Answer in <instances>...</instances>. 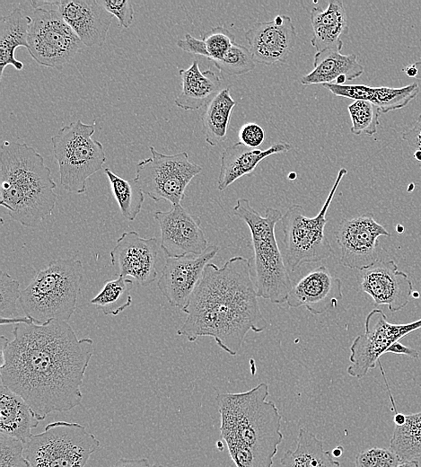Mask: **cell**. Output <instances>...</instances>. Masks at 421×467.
<instances>
[{
    "instance_id": "6da1fadb",
    "label": "cell",
    "mask_w": 421,
    "mask_h": 467,
    "mask_svg": "<svg viewBox=\"0 0 421 467\" xmlns=\"http://www.w3.org/2000/svg\"><path fill=\"white\" fill-rule=\"evenodd\" d=\"M0 366L1 383L20 395L41 421L81 404L93 341L78 339L67 322L17 323Z\"/></svg>"
},
{
    "instance_id": "7a4b0ae2",
    "label": "cell",
    "mask_w": 421,
    "mask_h": 467,
    "mask_svg": "<svg viewBox=\"0 0 421 467\" xmlns=\"http://www.w3.org/2000/svg\"><path fill=\"white\" fill-rule=\"evenodd\" d=\"M250 277L248 259L235 256L222 267L207 263L183 311L187 318L177 334L190 342L211 337L231 356L237 355L250 330L268 328Z\"/></svg>"
},
{
    "instance_id": "3957f363",
    "label": "cell",
    "mask_w": 421,
    "mask_h": 467,
    "mask_svg": "<svg viewBox=\"0 0 421 467\" xmlns=\"http://www.w3.org/2000/svg\"><path fill=\"white\" fill-rule=\"evenodd\" d=\"M268 385L236 393H219L221 437L236 467H272L278 445L283 441L282 416L276 404L267 401Z\"/></svg>"
},
{
    "instance_id": "277c9868",
    "label": "cell",
    "mask_w": 421,
    "mask_h": 467,
    "mask_svg": "<svg viewBox=\"0 0 421 467\" xmlns=\"http://www.w3.org/2000/svg\"><path fill=\"white\" fill-rule=\"evenodd\" d=\"M1 206L9 216L35 227L52 213L56 182L43 156L25 143L4 141L0 151Z\"/></svg>"
},
{
    "instance_id": "5b68a950",
    "label": "cell",
    "mask_w": 421,
    "mask_h": 467,
    "mask_svg": "<svg viewBox=\"0 0 421 467\" xmlns=\"http://www.w3.org/2000/svg\"><path fill=\"white\" fill-rule=\"evenodd\" d=\"M232 213L245 222L250 232L258 296L273 304L285 303L293 285L275 234V226L283 216L281 211L268 207L261 216L248 199L241 198Z\"/></svg>"
},
{
    "instance_id": "8992f818",
    "label": "cell",
    "mask_w": 421,
    "mask_h": 467,
    "mask_svg": "<svg viewBox=\"0 0 421 467\" xmlns=\"http://www.w3.org/2000/svg\"><path fill=\"white\" fill-rule=\"evenodd\" d=\"M83 266L78 259H55L21 291L24 315L36 324L68 322L76 308Z\"/></svg>"
},
{
    "instance_id": "52a82bcc",
    "label": "cell",
    "mask_w": 421,
    "mask_h": 467,
    "mask_svg": "<svg viewBox=\"0 0 421 467\" xmlns=\"http://www.w3.org/2000/svg\"><path fill=\"white\" fill-rule=\"evenodd\" d=\"M94 132L95 123L85 124L78 119L65 125L51 137L60 183L68 192L85 193L87 180L106 161L102 144L92 138Z\"/></svg>"
},
{
    "instance_id": "ba28073f",
    "label": "cell",
    "mask_w": 421,
    "mask_h": 467,
    "mask_svg": "<svg viewBox=\"0 0 421 467\" xmlns=\"http://www.w3.org/2000/svg\"><path fill=\"white\" fill-rule=\"evenodd\" d=\"M100 440L79 423L55 421L24 443L31 467H85Z\"/></svg>"
},
{
    "instance_id": "9c48e42d",
    "label": "cell",
    "mask_w": 421,
    "mask_h": 467,
    "mask_svg": "<svg viewBox=\"0 0 421 467\" xmlns=\"http://www.w3.org/2000/svg\"><path fill=\"white\" fill-rule=\"evenodd\" d=\"M346 169L338 172L335 182L319 213L313 217L304 214L302 206H290L282 216L281 224L284 233L285 261L290 271H294L303 263L319 262L333 254V249L325 235L328 223L326 215L336 190Z\"/></svg>"
},
{
    "instance_id": "30bf717a",
    "label": "cell",
    "mask_w": 421,
    "mask_h": 467,
    "mask_svg": "<svg viewBox=\"0 0 421 467\" xmlns=\"http://www.w3.org/2000/svg\"><path fill=\"white\" fill-rule=\"evenodd\" d=\"M151 156L136 166V177L144 194L153 201L166 200L179 205L185 198V189L202 167L189 160L187 152L164 154L149 146Z\"/></svg>"
},
{
    "instance_id": "8fae6325",
    "label": "cell",
    "mask_w": 421,
    "mask_h": 467,
    "mask_svg": "<svg viewBox=\"0 0 421 467\" xmlns=\"http://www.w3.org/2000/svg\"><path fill=\"white\" fill-rule=\"evenodd\" d=\"M28 31V51L40 66L61 70L81 49V40L51 5L34 8Z\"/></svg>"
},
{
    "instance_id": "7c38bea8",
    "label": "cell",
    "mask_w": 421,
    "mask_h": 467,
    "mask_svg": "<svg viewBox=\"0 0 421 467\" xmlns=\"http://www.w3.org/2000/svg\"><path fill=\"white\" fill-rule=\"evenodd\" d=\"M421 328V318L406 324L388 322L380 309L372 310L365 318L364 332L358 335L350 347L347 374L358 379L374 368L382 355L396 341Z\"/></svg>"
},
{
    "instance_id": "4fadbf2b",
    "label": "cell",
    "mask_w": 421,
    "mask_h": 467,
    "mask_svg": "<svg viewBox=\"0 0 421 467\" xmlns=\"http://www.w3.org/2000/svg\"><path fill=\"white\" fill-rule=\"evenodd\" d=\"M340 249L339 262L346 268L363 270L378 260L380 236H390L372 213L343 218L335 233Z\"/></svg>"
},
{
    "instance_id": "5bb4252c",
    "label": "cell",
    "mask_w": 421,
    "mask_h": 467,
    "mask_svg": "<svg viewBox=\"0 0 421 467\" xmlns=\"http://www.w3.org/2000/svg\"><path fill=\"white\" fill-rule=\"evenodd\" d=\"M161 230L160 247L169 258L200 255L209 245L198 217L190 215L180 205L153 215Z\"/></svg>"
},
{
    "instance_id": "9a60e30c",
    "label": "cell",
    "mask_w": 421,
    "mask_h": 467,
    "mask_svg": "<svg viewBox=\"0 0 421 467\" xmlns=\"http://www.w3.org/2000/svg\"><path fill=\"white\" fill-rule=\"evenodd\" d=\"M218 251L216 245H209L200 255L166 258L157 286L171 306L186 309L206 265Z\"/></svg>"
},
{
    "instance_id": "2e32d148",
    "label": "cell",
    "mask_w": 421,
    "mask_h": 467,
    "mask_svg": "<svg viewBox=\"0 0 421 467\" xmlns=\"http://www.w3.org/2000/svg\"><path fill=\"white\" fill-rule=\"evenodd\" d=\"M159 245L155 237L144 238L136 231L124 232L110 251L111 265L118 276L134 278L146 286L157 278Z\"/></svg>"
},
{
    "instance_id": "e0dca14e",
    "label": "cell",
    "mask_w": 421,
    "mask_h": 467,
    "mask_svg": "<svg viewBox=\"0 0 421 467\" xmlns=\"http://www.w3.org/2000/svg\"><path fill=\"white\" fill-rule=\"evenodd\" d=\"M31 4L33 8L56 7L87 47L101 46L105 42L114 17L97 0L31 1Z\"/></svg>"
},
{
    "instance_id": "ac0fdd59",
    "label": "cell",
    "mask_w": 421,
    "mask_h": 467,
    "mask_svg": "<svg viewBox=\"0 0 421 467\" xmlns=\"http://www.w3.org/2000/svg\"><path fill=\"white\" fill-rule=\"evenodd\" d=\"M361 289L378 305H387L392 313L404 308L412 295L413 284L393 260H378L361 270Z\"/></svg>"
},
{
    "instance_id": "d6986e66",
    "label": "cell",
    "mask_w": 421,
    "mask_h": 467,
    "mask_svg": "<svg viewBox=\"0 0 421 467\" xmlns=\"http://www.w3.org/2000/svg\"><path fill=\"white\" fill-rule=\"evenodd\" d=\"M297 38L295 27L288 15L278 14L268 22L255 23L245 31V39L256 63H285Z\"/></svg>"
},
{
    "instance_id": "ffe728a7",
    "label": "cell",
    "mask_w": 421,
    "mask_h": 467,
    "mask_svg": "<svg viewBox=\"0 0 421 467\" xmlns=\"http://www.w3.org/2000/svg\"><path fill=\"white\" fill-rule=\"evenodd\" d=\"M342 298L341 280L326 266H320L293 286L286 303L291 308L304 306L312 315H320L336 307Z\"/></svg>"
},
{
    "instance_id": "44dd1931",
    "label": "cell",
    "mask_w": 421,
    "mask_h": 467,
    "mask_svg": "<svg viewBox=\"0 0 421 467\" xmlns=\"http://www.w3.org/2000/svg\"><path fill=\"white\" fill-rule=\"evenodd\" d=\"M290 149V144L285 141L277 142L267 149L250 148L241 142L229 145L221 154L218 189L224 190L238 179L251 174L259 163L268 156Z\"/></svg>"
},
{
    "instance_id": "7402d4cb",
    "label": "cell",
    "mask_w": 421,
    "mask_h": 467,
    "mask_svg": "<svg viewBox=\"0 0 421 467\" xmlns=\"http://www.w3.org/2000/svg\"><path fill=\"white\" fill-rule=\"evenodd\" d=\"M324 88L336 96L353 101H366L378 107L382 113L407 106L419 93V85L412 83L400 88L373 87L364 84H325Z\"/></svg>"
},
{
    "instance_id": "603a6c76",
    "label": "cell",
    "mask_w": 421,
    "mask_h": 467,
    "mask_svg": "<svg viewBox=\"0 0 421 467\" xmlns=\"http://www.w3.org/2000/svg\"><path fill=\"white\" fill-rule=\"evenodd\" d=\"M364 73V66L355 54L343 55L339 50L325 49L316 52L313 69L301 77L303 85L337 84H346Z\"/></svg>"
},
{
    "instance_id": "cb8c5ba5",
    "label": "cell",
    "mask_w": 421,
    "mask_h": 467,
    "mask_svg": "<svg viewBox=\"0 0 421 467\" xmlns=\"http://www.w3.org/2000/svg\"><path fill=\"white\" fill-rule=\"evenodd\" d=\"M313 36L311 44L317 52L325 49L341 50L342 37L348 31L346 13L341 0L329 1L326 9L313 7L310 13Z\"/></svg>"
},
{
    "instance_id": "d4e9b609",
    "label": "cell",
    "mask_w": 421,
    "mask_h": 467,
    "mask_svg": "<svg viewBox=\"0 0 421 467\" xmlns=\"http://www.w3.org/2000/svg\"><path fill=\"white\" fill-rule=\"evenodd\" d=\"M181 92L174 103L185 110H196L206 105L221 90V77L212 70L201 71L197 60L187 69L179 70Z\"/></svg>"
},
{
    "instance_id": "484cf974",
    "label": "cell",
    "mask_w": 421,
    "mask_h": 467,
    "mask_svg": "<svg viewBox=\"0 0 421 467\" xmlns=\"http://www.w3.org/2000/svg\"><path fill=\"white\" fill-rule=\"evenodd\" d=\"M28 403L7 386L0 384V433L25 443L39 423Z\"/></svg>"
},
{
    "instance_id": "4316f807",
    "label": "cell",
    "mask_w": 421,
    "mask_h": 467,
    "mask_svg": "<svg viewBox=\"0 0 421 467\" xmlns=\"http://www.w3.org/2000/svg\"><path fill=\"white\" fill-rule=\"evenodd\" d=\"M31 17L24 15L21 7H16L9 14L0 19V80L4 70L13 66L17 70L23 68V63L14 57L18 47L28 49V31Z\"/></svg>"
},
{
    "instance_id": "83f0119b",
    "label": "cell",
    "mask_w": 421,
    "mask_h": 467,
    "mask_svg": "<svg viewBox=\"0 0 421 467\" xmlns=\"http://www.w3.org/2000/svg\"><path fill=\"white\" fill-rule=\"evenodd\" d=\"M324 442L305 428H300L296 448L286 451L280 460L285 467H340L330 451H325Z\"/></svg>"
},
{
    "instance_id": "f1b7e54d",
    "label": "cell",
    "mask_w": 421,
    "mask_h": 467,
    "mask_svg": "<svg viewBox=\"0 0 421 467\" xmlns=\"http://www.w3.org/2000/svg\"><path fill=\"white\" fill-rule=\"evenodd\" d=\"M236 101L229 88L221 91L206 103L202 114V125L205 129V140L211 146H215L227 138V128L232 111Z\"/></svg>"
},
{
    "instance_id": "f546056e",
    "label": "cell",
    "mask_w": 421,
    "mask_h": 467,
    "mask_svg": "<svg viewBox=\"0 0 421 467\" xmlns=\"http://www.w3.org/2000/svg\"><path fill=\"white\" fill-rule=\"evenodd\" d=\"M132 287L133 280L118 276L107 281L91 304L100 308L105 315L117 316L131 305Z\"/></svg>"
},
{
    "instance_id": "4dcf8cb0",
    "label": "cell",
    "mask_w": 421,
    "mask_h": 467,
    "mask_svg": "<svg viewBox=\"0 0 421 467\" xmlns=\"http://www.w3.org/2000/svg\"><path fill=\"white\" fill-rule=\"evenodd\" d=\"M390 448L402 461L421 458V411L407 415L404 425L395 426Z\"/></svg>"
},
{
    "instance_id": "1f68e13d",
    "label": "cell",
    "mask_w": 421,
    "mask_h": 467,
    "mask_svg": "<svg viewBox=\"0 0 421 467\" xmlns=\"http://www.w3.org/2000/svg\"><path fill=\"white\" fill-rule=\"evenodd\" d=\"M104 173L108 177L121 215L129 221L135 220L144 203L143 190L134 179L128 181L121 178L109 168L104 170Z\"/></svg>"
},
{
    "instance_id": "d6a6232c",
    "label": "cell",
    "mask_w": 421,
    "mask_h": 467,
    "mask_svg": "<svg viewBox=\"0 0 421 467\" xmlns=\"http://www.w3.org/2000/svg\"><path fill=\"white\" fill-rule=\"evenodd\" d=\"M352 121L350 132L354 135L373 136L379 126L381 110L366 101H355L347 107Z\"/></svg>"
},
{
    "instance_id": "836d02e7",
    "label": "cell",
    "mask_w": 421,
    "mask_h": 467,
    "mask_svg": "<svg viewBox=\"0 0 421 467\" xmlns=\"http://www.w3.org/2000/svg\"><path fill=\"white\" fill-rule=\"evenodd\" d=\"M221 72L229 75H241L252 71L256 62L249 48L234 43L221 60L213 62Z\"/></svg>"
},
{
    "instance_id": "e575fe53",
    "label": "cell",
    "mask_w": 421,
    "mask_h": 467,
    "mask_svg": "<svg viewBox=\"0 0 421 467\" xmlns=\"http://www.w3.org/2000/svg\"><path fill=\"white\" fill-rule=\"evenodd\" d=\"M203 56L212 62L221 60L229 48L235 43L234 35L225 28L218 25L202 34Z\"/></svg>"
},
{
    "instance_id": "d590c367",
    "label": "cell",
    "mask_w": 421,
    "mask_h": 467,
    "mask_svg": "<svg viewBox=\"0 0 421 467\" xmlns=\"http://www.w3.org/2000/svg\"><path fill=\"white\" fill-rule=\"evenodd\" d=\"M20 283L4 271L0 272V318L19 316L16 303L21 296Z\"/></svg>"
},
{
    "instance_id": "8d00e7d4",
    "label": "cell",
    "mask_w": 421,
    "mask_h": 467,
    "mask_svg": "<svg viewBox=\"0 0 421 467\" xmlns=\"http://www.w3.org/2000/svg\"><path fill=\"white\" fill-rule=\"evenodd\" d=\"M401 462L390 448L371 447L356 455L355 467H396Z\"/></svg>"
},
{
    "instance_id": "74e56055",
    "label": "cell",
    "mask_w": 421,
    "mask_h": 467,
    "mask_svg": "<svg viewBox=\"0 0 421 467\" xmlns=\"http://www.w3.org/2000/svg\"><path fill=\"white\" fill-rule=\"evenodd\" d=\"M23 452L24 443L0 433V467H31Z\"/></svg>"
},
{
    "instance_id": "f35d334b",
    "label": "cell",
    "mask_w": 421,
    "mask_h": 467,
    "mask_svg": "<svg viewBox=\"0 0 421 467\" xmlns=\"http://www.w3.org/2000/svg\"><path fill=\"white\" fill-rule=\"evenodd\" d=\"M98 3L118 20L119 26L129 28L134 20V8L128 0H97Z\"/></svg>"
},
{
    "instance_id": "ab89813d",
    "label": "cell",
    "mask_w": 421,
    "mask_h": 467,
    "mask_svg": "<svg viewBox=\"0 0 421 467\" xmlns=\"http://www.w3.org/2000/svg\"><path fill=\"white\" fill-rule=\"evenodd\" d=\"M238 136L239 142L250 148H259L265 140L263 128L253 122L243 124L239 130Z\"/></svg>"
},
{
    "instance_id": "60d3db41",
    "label": "cell",
    "mask_w": 421,
    "mask_h": 467,
    "mask_svg": "<svg viewBox=\"0 0 421 467\" xmlns=\"http://www.w3.org/2000/svg\"><path fill=\"white\" fill-rule=\"evenodd\" d=\"M401 137L408 143L413 152L415 159L421 163V114L416 119L413 126L402 133Z\"/></svg>"
},
{
    "instance_id": "b9f144b4",
    "label": "cell",
    "mask_w": 421,
    "mask_h": 467,
    "mask_svg": "<svg viewBox=\"0 0 421 467\" xmlns=\"http://www.w3.org/2000/svg\"><path fill=\"white\" fill-rule=\"evenodd\" d=\"M111 467H162L160 463L151 464L147 458H122L114 463Z\"/></svg>"
},
{
    "instance_id": "7bdbcfd3",
    "label": "cell",
    "mask_w": 421,
    "mask_h": 467,
    "mask_svg": "<svg viewBox=\"0 0 421 467\" xmlns=\"http://www.w3.org/2000/svg\"><path fill=\"white\" fill-rule=\"evenodd\" d=\"M393 353L399 355H406L413 359H417L419 357V353L417 350L411 348L409 347H406L403 344L399 343V341H396L393 343L386 351V353Z\"/></svg>"
},
{
    "instance_id": "ee69618b",
    "label": "cell",
    "mask_w": 421,
    "mask_h": 467,
    "mask_svg": "<svg viewBox=\"0 0 421 467\" xmlns=\"http://www.w3.org/2000/svg\"><path fill=\"white\" fill-rule=\"evenodd\" d=\"M10 340L5 336L0 337V366L4 364L5 348Z\"/></svg>"
},
{
    "instance_id": "f6af8a7d",
    "label": "cell",
    "mask_w": 421,
    "mask_h": 467,
    "mask_svg": "<svg viewBox=\"0 0 421 467\" xmlns=\"http://www.w3.org/2000/svg\"><path fill=\"white\" fill-rule=\"evenodd\" d=\"M396 467H419V462L417 460H406L402 461Z\"/></svg>"
},
{
    "instance_id": "bcb514c9",
    "label": "cell",
    "mask_w": 421,
    "mask_h": 467,
    "mask_svg": "<svg viewBox=\"0 0 421 467\" xmlns=\"http://www.w3.org/2000/svg\"><path fill=\"white\" fill-rule=\"evenodd\" d=\"M343 447L341 445L337 446L331 453L334 457H339L343 454Z\"/></svg>"
},
{
    "instance_id": "7dc6e473",
    "label": "cell",
    "mask_w": 421,
    "mask_h": 467,
    "mask_svg": "<svg viewBox=\"0 0 421 467\" xmlns=\"http://www.w3.org/2000/svg\"><path fill=\"white\" fill-rule=\"evenodd\" d=\"M396 231L399 234H402L404 232V226L402 225H397Z\"/></svg>"
},
{
    "instance_id": "c3c4849f",
    "label": "cell",
    "mask_w": 421,
    "mask_h": 467,
    "mask_svg": "<svg viewBox=\"0 0 421 467\" xmlns=\"http://www.w3.org/2000/svg\"><path fill=\"white\" fill-rule=\"evenodd\" d=\"M411 296L414 297V298H419L420 295H419V293L417 291H413Z\"/></svg>"
}]
</instances>
